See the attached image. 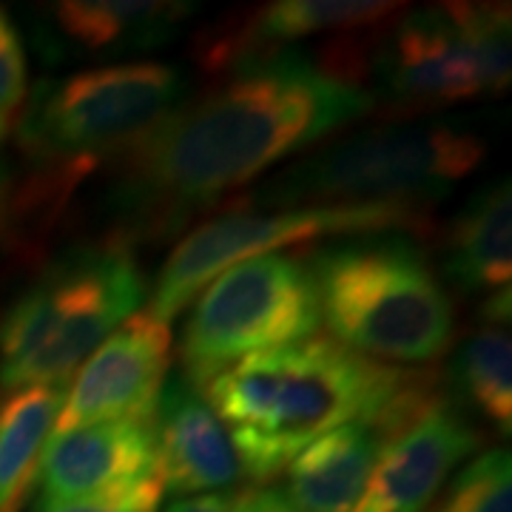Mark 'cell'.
I'll list each match as a JSON object with an SVG mask.
<instances>
[{
    "label": "cell",
    "mask_w": 512,
    "mask_h": 512,
    "mask_svg": "<svg viewBox=\"0 0 512 512\" xmlns=\"http://www.w3.org/2000/svg\"><path fill=\"white\" fill-rule=\"evenodd\" d=\"M373 111L421 114L484 94L456 23L444 6L404 15L373 55Z\"/></svg>",
    "instance_id": "cell-10"
},
{
    "label": "cell",
    "mask_w": 512,
    "mask_h": 512,
    "mask_svg": "<svg viewBox=\"0 0 512 512\" xmlns=\"http://www.w3.org/2000/svg\"><path fill=\"white\" fill-rule=\"evenodd\" d=\"M427 373L373 362L336 339H302L239 359L208 382V404L231 430L239 473L256 484L288 470L325 433L387 413Z\"/></svg>",
    "instance_id": "cell-2"
},
{
    "label": "cell",
    "mask_w": 512,
    "mask_h": 512,
    "mask_svg": "<svg viewBox=\"0 0 512 512\" xmlns=\"http://www.w3.org/2000/svg\"><path fill=\"white\" fill-rule=\"evenodd\" d=\"M487 157L473 128L444 120L384 123L288 165L256 191V205H407L427 211Z\"/></svg>",
    "instance_id": "cell-5"
},
{
    "label": "cell",
    "mask_w": 512,
    "mask_h": 512,
    "mask_svg": "<svg viewBox=\"0 0 512 512\" xmlns=\"http://www.w3.org/2000/svg\"><path fill=\"white\" fill-rule=\"evenodd\" d=\"M228 72L231 80L180 103L123 151L106 202L131 234H180L225 194L373 111L365 86L339 63L291 49Z\"/></svg>",
    "instance_id": "cell-1"
},
{
    "label": "cell",
    "mask_w": 512,
    "mask_h": 512,
    "mask_svg": "<svg viewBox=\"0 0 512 512\" xmlns=\"http://www.w3.org/2000/svg\"><path fill=\"white\" fill-rule=\"evenodd\" d=\"M404 9L382 0H276L256 9L231 35H217L205 49L211 69H234L245 60L285 52L288 43L322 32L370 29Z\"/></svg>",
    "instance_id": "cell-16"
},
{
    "label": "cell",
    "mask_w": 512,
    "mask_h": 512,
    "mask_svg": "<svg viewBox=\"0 0 512 512\" xmlns=\"http://www.w3.org/2000/svg\"><path fill=\"white\" fill-rule=\"evenodd\" d=\"M251 512H296L282 490H259L251 498Z\"/></svg>",
    "instance_id": "cell-25"
},
{
    "label": "cell",
    "mask_w": 512,
    "mask_h": 512,
    "mask_svg": "<svg viewBox=\"0 0 512 512\" xmlns=\"http://www.w3.org/2000/svg\"><path fill=\"white\" fill-rule=\"evenodd\" d=\"M458 37L476 66L484 94L507 92L512 77L510 6L498 3H444Z\"/></svg>",
    "instance_id": "cell-20"
},
{
    "label": "cell",
    "mask_w": 512,
    "mask_h": 512,
    "mask_svg": "<svg viewBox=\"0 0 512 512\" xmlns=\"http://www.w3.org/2000/svg\"><path fill=\"white\" fill-rule=\"evenodd\" d=\"M183 72L168 63H114L40 80L18 120L20 151L52 171L60 191L123 154L183 103Z\"/></svg>",
    "instance_id": "cell-6"
},
{
    "label": "cell",
    "mask_w": 512,
    "mask_h": 512,
    "mask_svg": "<svg viewBox=\"0 0 512 512\" xmlns=\"http://www.w3.org/2000/svg\"><path fill=\"white\" fill-rule=\"evenodd\" d=\"M154 476L151 421H103L46 441L37 501H72Z\"/></svg>",
    "instance_id": "cell-14"
},
{
    "label": "cell",
    "mask_w": 512,
    "mask_h": 512,
    "mask_svg": "<svg viewBox=\"0 0 512 512\" xmlns=\"http://www.w3.org/2000/svg\"><path fill=\"white\" fill-rule=\"evenodd\" d=\"M171 362V328L148 311L128 316L80 367L49 439L103 421H151Z\"/></svg>",
    "instance_id": "cell-9"
},
{
    "label": "cell",
    "mask_w": 512,
    "mask_h": 512,
    "mask_svg": "<svg viewBox=\"0 0 512 512\" xmlns=\"http://www.w3.org/2000/svg\"><path fill=\"white\" fill-rule=\"evenodd\" d=\"M154 476L163 493L191 495L231 487L239 473L225 424L183 376H168L151 416Z\"/></svg>",
    "instance_id": "cell-13"
},
{
    "label": "cell",
    "mask_w": 512,
    "mask_h": 512,
    "mask_svg": "<svg viewBox=\"0 0 512 512\" xmlns=\"http://www.w3.org/2000/svg\"><path fill=\"white\" fill-rule=\"evenodd\" d=\"M456 399L498 433L512 430V339L510 330L490 325L470 336L450 365Z\"/></svg>",
    "instance_id": "cell-19"
},
{
    "label": "cell",
    "mask_w": 512,
    "mask_h": 512,
    "mask_svg": "<svg viewBox=\"0 0 512 512\" xmlns=\"http://www.w3.org/2000/svg\"><path fill=\"white\" fill-rule=\"evenodd\" d=\"M319 319L339 345L367 359L421 365L453 342V299L404 234H359L308 265Z\"/></svg>",
    "instance_id": "cell-3"
},
{
    "label": "cell",
    "mask_w": 512,
    "mask_h": 512,
    "mask_svg": "<svg viewBox=\"0 0 512 512\" xmlns=\"http://www.w3.org/2000/svg\"><path fill=\"white\" fill-rule=\"evenodd\" d=\"M444 274L464 293L510 288L512 188L507 177L484 185L458 211L444 242Z\"/></svg>",
    "instance_id": "cell-17"
},
{
    "label": "cell",
    "mask_w": 512,
    "mask_h": 512,
    "mask_svg": "<svg viewBox=\"0 0 512 512\" xmlns=\"http://www.w3.org/2000/svg\"><path fill=\"white\" fill-rule=\"evenodd\" d=\"M26 106V52L15 20L0 9V143L18 128Z\"/></svg>",
    "instance_id": "cell-22"
},
{
    "label": "cell",
    "mask_w": 512,
    "mask_h": 512,
    "mask_svg": "<svg viewBox=\"0 0 512 512\" xmlns=\"http://www.w3.org/2000/svg\"><path fill=\"white\" fill-rule=\"evenodd\" d=\"M436 402L430 379L410 390L387 413L367 421H350L308 444L288 464V493L296 512H350L384 447L399 439L421 413Z\"/></svg>",
    "instance_id": "cell-11"
},
{
    "label": "cell",
    "mask_w": 512,
    "mask_h": 512,
    "mask_svg": "<svg viewBox=\"0 0 512 512\" xmlns=\"http://www.w3.org/2000/svg\"><path fill=\"white\" fill-rule=\"evenodd\" d=\"M66 402V387H20L0 404V512H20L43 447Z\"/></svg>",
    "instance_id": "cell-18"
},
{
    "label": "cell",
    "mask_w": 512,
    "mask_h": 512,
    "mask_svg": "<svg viewBox=\"0 0 512 512\" xmlns=\"http://www.w3.org/2000/svg\"><path fill=\"white\" fill-rule=\"evenodd\" d=\"M319 322L308 265L285 254L245 259L222 271L188 313L180 376L205 390L245 356L311 339Z\"/></svg>",
    "instance_id": "cell-7"
},
{
    "label": "cell",
    "mask_w": 512,
    "mask_h": 512,
    "mask_svg": "<svg viewBox=\"0 0 512 512\" xmlns=\"http://www.w3.org/2000/svg\"><path fill=\"white\" fill-rule=\"evenodd\" d=\"M396 231H430V217L407 205H308L276 214H225L202 222L168 254L148 313L171 325L191 305V299L211 285L222 271L245 259L276 254L293 242L342 234H396Z\"/></svg>",
    "instance_id": "cell-8"
},
{
    "label": "cell",
    "mask_w": 512,
    "mask_h": 512,
    "mask_svg": "<svg viewBox=\"0 0 512 512\" xmlns=\"http://www.w3.org/2000/svg\"><path fill=\"white\" fill-rule=\"evenodd\" d=\"M146 302L123 242L74 245L0 319V387H66L77 365Z\"/></svg>",
    "instance_id": "cell-4"
},
{
    "label": "cell",
    "mask_w": 512,
    "mask_h": 512,
    "mask_svg": "<svg viewBox=\"0 0 512 512\" xmlns=\"http://www.w3.org/2000/svg\"><path fill=\"white\" fill-rule=\"evenodd\" d=\"M9 188H12V174H9L6 163L0 160V208H3V202L9 197Z\"/></svg>",
    "instance_id": "cell-26"
},
{
    "label": "cell",
    "mask_w": 512,
    "mask_h": 512,
    "mask_svg": "<svg viewBox=\"0 0 512 512\" xmlns=\"http://www.w3.org/2000/svg\"><path fill=\"white\" fill-rule=\"evenodd\" d=\"M251 490H228V493H205L194 498L174 501L168 512H251Z\"/></svg>",
    "instance_id": "cell-24"
},
{
    "label": "cell",
    "mask_w": 512,
    "mask_h": 512,
    "mask_svg": "<svg viewBox=\"0 0 512 512\" xmlns=\"http://www.w3.org/2000/svg\"><path fill=\"white\" fill-rule=\"evenodd\" d=\"M433 512H512L510 450L495 447L458 473Z\"/></svg>",
    "instance_id": "cell-21"
},
{
    "label": "cell",
    "mask_w": 512,
    "mask_h": 512,
    "mask_svg": "<svg viewBox=\"0 0 512 512\" xmlns=\"http://www.w3.org/2000/svg\"><path fill=\"white\" fill-rule=\"evenodd\" d=\"M478 441L470 421L436 399L384 447L350 512H427L450 473L476 453Z\"/></svg>",
    "instance_id": "cell-12"
},
{
    "label": "cell",
    "mask_w": 512,
    "mask_h": 512,
    "mask_svg": "<svg viewBox=\"0 0 512 512\" xmlns=\"http://www.w3.org/2000/svg\"><path fill=\"white\" fill-rule=\"evenodd\" d=\"M197 12L177 0H63L49 6L46 43L57 55L123 57L165 46Z\"/></svg>",
    "instance_id": "cell-15"
},
{
    "label": "cell",
    "mask_w": 512,
    "mask_h": 512,
    "mask_svg": "<svg viewBox=\"0 0 512 512\" xmlns=\"http://www.w3.org/2000/svg\"><path fill=\"white\" fill-rule=\"evenodd\" d=\"M160 501L163 487L151 476L72 501H37L35 512H160Z\"/></svg>",
    "instance_id": "cell-23"
}]
</instances>
